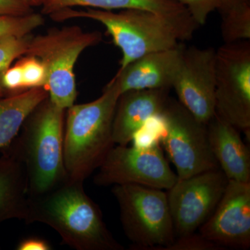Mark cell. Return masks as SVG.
I'll return each instance as SVG.
<instances>
[{
    "label": "cell",
    "instance_id": "cell-24",
    "mask_svg": "<svg viewBox=\"0 0 250 250\" xmlns=\"http://www.w3.org/2000/svg\"><path fill=\"white\" fill-rule=\"evenodd\" d=\"M188 11L189 14L199 26L207 22L212 12L218 10V0H177Z\"/></svg>",
    "mask_w": 250,
    "mask_h": 250
},
{
    "label": "cell",
    "instance_id": "cell-26",
    "mask_svg": "<svg viewBox=\"0 0 250 250\" xmlns=\"http://www.w3.org/2000/svg\"><path fill=\"white\" fill-rule=\"evenodd\" d=\"M221 17L231 13L250 10V0H218Z\"/></svg>",
    "mask_w": 250,
    "mask_h": 250
},
{
    "label": "cell",
    "instance_id": "cell-6",
    "mask_svg": "<svg viewBox=\"0 0 250 250\" xmlns=\"http://www.w3.org/2000/svg\"><path fill=\"white\" fill-rule=\"evenodd\" d=\"M122 226L136 250H164L175 239L167 192L136 184L114 185Z\"/></svg>",
    "mask_w": 250,
    "mask_h": 250
},
{
    "label": "cell",
    "instance_id": "cell-21",
    "mask_svg": "<svg viewBox=\"0 0 250 250\" xmlns=\"http://www.w3.org/2000/svg\"><path fill=\"white\" fill-rule=\"evenodd\" d=\"M31 34L23 36H8L0 39V97H4L1 77L16 59L25 55Z\"/></svg>",
    "mask_w": 250,
    "mask_h": 250
},
{
    "label": "cell",
    "instance_id": "cell-3",
    "mask_svg": "<svg viewBox=\"0 0 250 250\" xmlns=\"http://www.w3.org/2000/svg\"><path fill=\"white\" fill-rule=\"evenodd\" d=\"M121 94L113 77L100 98L67 108L63 156L69 177L84 182L114 146L112 126Z\"/></svg>",
    "mask_w": 250,
    "mask_h": 250
},
{
    "label": "cell",
    "instance_id": "cell-4",
    "mask_svg": "<svg viewBox=\"0 0 250 250\" xmlns=\"http://www.w3.org/2000/svg\"><path fill=\"white\" fill-rule=\"evenodd\" d=\"M65 110L49 98L24 121L22 131L7 146L22 163L28 196L48 191L68 177L64 164Z\"/></svg>",
    "mask_w": 250,
    "mask_h": 250
},
{
    "label": "cell",
    "instance_id": "cell-12",
    "mask_svg": "<svg viewBox=\"0 0 250 250\" xmlns=\"http://www.w3.org/2000/svg\"><path fill=\"white\" fill-rule=\"evenodd\" d=\"M200 234L223 250L250 248V182L229 180L223 196Z\"/></svg>",
    "mask_w": 250,
    "mask_h": 250
},
{
    "label": "cell",
    "instance_id": "cell-14",
    "mask_svg": "<svg viewBox=\"0 0 250 250\" xmlns=\"http://www.w3.org/2000/svg\"><path fill=\"white\" fill-rule=\"evenodd\" d=\"M170 89L131 90L121 94L113 117L115 144L127 146L133 135L148 118L161 113Z\"/></svg>",
    "mask_w": 250,
    "mask_h": 250
},
{
    "label": "cell",
    "instance_id": "cell-25",
    "mask_svg": "<svg viewBox=\"0 0 250 250\" xmlns=\"http://www.w3.org/2000/svg\"><path fill=\"white\" fill-rule=\"evenodd\" d=\"M34 12L31 6L20 0H0V15H26Z\"/></svg>",
    "mask_w": 250,
    "mask_h": 250
},
{
    "label": "cell",
    "instance_id": "cell-13",
    "mask_svg": "<svg viewBox=\"0 0 250 250\" xmlns=\"http://www.w3.org/2000/svg\"><path fill=\"white\" fill-rule=\"evenodd\" d=\"M184 47L146 54L133 61L115 76L121 93L131 90L171 89L182 63Z\"/></svg>",
    "mask_w": 250,
    "mask_h": 250
},
{
    "label": "cell",
    "instance_id": "cell-9",
    "mask_svg": "<svg viewBox=\"0 0 250 250\" xmlns=\"http://www.w3.org/2000/svg\"><path fill=\"white\" fill-rule=\"evenodd\" d=\"M98 169L93 182L100 187L136 184L169 190L178 179L160 145L146 149L113 146Z\"/></svg>",
    "mask_w": 250,
    "mask_h": 250
},
{
    "label": "cell",
    "instance_id": "cell-20",
    "mask_svg": "<svg viewBox=\"0 0 250 250\" xmlns=\"http://www.w3.org/2000/svg\"><path fill=\"white\" fill-rule=\"evenodd\" d=\"M167 127L165 119L161 113L148 118L133 135V146L135 147L146 149L160 145L165 137Z\"/></svg>",
    "mask_w": 250,
    "mask_h": 250
},
{
    "label": "cell",
    "instance_id": "cell-22",
    "mask_svg": "<svg viewBox=\"0 0 250 250\" xmlns=\"http://www.w3.org/2000/svg\"><path fill=\"white\" fill-rule=\"evenodd\" d=\"M17 62L22 72L24 90L41 87L45 88L47 70L40 59L33 56H23Z\"/></svg>",
    "mask_w": 250,
    "mask_h": 250
},
{
    "label": "cell",
    "instance_id": "cell-18",
    "mask_svg": "<svg viewBox=\"0 0 250 250\" xmlns=\"http://www.w3.org/2000/svg\"><path fill=\"white\" fill-rule=\"evenodd\" d=\"M47 98L44 87L0 97V151L17 137L26 119Z\"/></svg>",
    "mask_w": 250,
    "mask_h": 250
},
{
    "label": "cell",
    "instance_id": "cell-27",
    "mask_svg": "<svg viewBox=\"0 0 250 250\" xmlns=\"http://www.w3.org/2000/svg\"><path fill=\"white\" fill-rule=\"evenodd\" d=\"M16 250H51L52 247L46 240L39 237L31 236L23 238L19 242Z\"/></svg>",
    "mask_w": 250,
    "mask_h": 250
},
{
    "label": "cell",
    "instance_id": "cell-5",
    "mask_svg": "<svg viewBox=\"0 0 250 250\" xmlns=\"http://www.w3.org/2000/svg\"><path fill=\"white\" fill-rule=\"evenodd\" d=\"M103 40L99 31L85 32L77 26L52 29L45 34L31 36L24 56L40 59L47 70L45 88L56 106L67 109L77 98L75 66L85 49Z\"/></svg>",
    "mask_w": 250,
    "mask_h": 250
},
{
    "label": "cell",
    "instance_id": "cell-11",
    "mask_svg": "<svg viewBox=\"0 0 250 250\" xmlns=\"http://www.w3.org/2000/svg\"><path fill=\"white\" fill-rule=\"evenodd\" d=\"M215 59L216 50L212 47H184L172 85L179 103L206 125L215 114Z\"/></svg>",
    "mask_w": 250,
    "mask_h": 250
},
{
    "label": "cell",
    "instance_id": "cell-10",
    "mask_svg": "<svg viewBox=\"0 0 250 250\" xmlns=\"http://www.w3.org/2000/svg\"><path fill=\"white\" fill-rule=\"evenodd\" d=\"M229 179L220 168L177 179L167 192L175 237L195 232L213 213Z\"/></svg>",
    "mask_w": 250,
    "mask_h": 250
},
{
    "label": "cell",
    "instance_id": "cell-16",
    "mask_svg": "<svg viewBox=\"0 0 250 250\" xmlns=\"http://www.w3.org/2000/svg\"><path fill=\"white\" fill-rule=\"evenodd\" d=\"M0 157V223L19 219L25 221L28 211L27 179L21 161L7 147Z\"/></svg>",
    "mask_w": 250,
    "mask_h": 250
},
{
    "label": "cell",
    "instance_id": "cell-7",
    "mask_svg": "<svg viewBox=\"0 0 250 250\" xmlns=\"http://www.w3.org/2000/svg\"><path fill=\"white\" fill-rule=\"evenodd\" d=\"M161 114L167 127L161 143L177 168L178 179L220 168L210 149L207 125L170 97Z\"/></svg>",
    "mask_w": 250,
    "mask_h": 250
},
{
    "label": "cell",
    "instance_id": "cell-2",
    "mask_svg": "<svg viewBox=\"0 0 250 250\" xmlns=\"http://www.w3.org/2000/svg\"><path fill=\"white\" fill-rule=\"evenodd\" d=\"M57 22L88 18L101 23L121 49L123 57L119 70L146 54L172 48L179 41L190 39L199 27L192 18H172L141 9L120 12L86 8L65 9L49 15Z\"/></svg>",
    "mask_w": 250,
    "mask_h": 250
},
{
    "label": "cell",
    "instance_id": "cell-23",
    "mask_svg": "<svg viewBox=\"0 0 250 250\" xmlns=\"http://www.w3.org/2000/svg\"><path fill=\"white\" fill-rule=\"evenodd\" d=\"M223 250L218 245L206 239L199 233L177 237L164 250Z\"/></svg>",
    "mask_w": 250,
    "mask_h": 250
},
{
    "label": "cell",
    "instance_id": "cell-8",
    "mask_svg": "<svg viewBox=\"0 0 250 250\" xmlns=\"http://www.w3.org/2000/svg\"><path fill=\"white\" fill-rule=\"evenodd\" d=\"M215 113L239 131H250V40L225 43L216 50Z\"/></svg>",
    "mask_w": 250,
    "mask_h": 250
},
{
    "label": "cell",
    "instance_id": "cell-15",
    "mask_svg": "<svg viewBox=\"0 0 250 250\" xmlns=\"http://www.w3.org/2000/svg\"><path fill=\"white\" fill-rule=\"evenodd\" d=\"M207 126L210 149L229 180L250 182V152L239 130L216 113Z\"/></svg>",
    "mask_w": 250,
    "mask_h": 250
},
{
    "label": "cell",
    "instance_id": "cell-1",
    "mask_svg": "<svg viewBox=\"0 0 250 250\" xmlns=\"http://www.w3.org/2000/svg\"><path fill=\"white\" fill-rule=\"evenodd\" d=\"M27 223L48 225L62 243L77 250H124L110 232L83 181L69 177L48 191L29 197Z\"/></svg>",
    "mask_w": 250,
    "mask_h": 250
},
{
    "label": "cell",
    "instance_id": "cell-17",
    "mask_svg": "<svg viewBox=\"0 0 250 250\" xmlns=\"http://www.w3.org/2000/svg\"><path fill=\"white\" fill-rule=\"evenodd\" d=\"M78 6L106 11L141 9L169 17L192 18L186 6L177 0H43L41 14L49 16L61 10Z\"/></svg>",
    "mask_w": 250,
    "mask_h": 250
},
{
    "label": "cell",
    "instance_id": "cell-19",
    "mask_svg": "<svg viewBox=\"0 0 250 250\" xmlns=\"http://www.w3.org/2000/svg\"><path fill=\"white\" fill-rule=\"evenodd\" d=\"M42 14L0 15V39L8 36L29 35L44 24Z\"/></svg>",
    "mask_w": 250,
    "mask_h": 250
},
{
    "label": "cell",
    "instance_id": "cell-28",
    "mask_svg": "<svg viewBox=\"0 0 250 250\" xmlns=\"http://www.w3.org/2000/svg\"><path fill=\"white\" fill-rule=\"evenodd\" d=\"M20 1H22L24 4L32 8L38 7V6L41 7L43 2V0H20Z\"/></svg>",
    "mask_w": 250,
    "mask_h": 250
}]
</instances>
